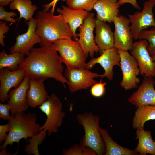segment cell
Wrapping results in <instances>:
<instances>
[{
  "label": "cell",
  "mask_w": 155,
  "mask_h": 155,
  "mask_svg": "<svg viewBox=\"0 0 155 155\" xmlns=\"http://www.w3.org/2000/svg\"><path fill=\"white\" fill-rule=\"evenodd\" d=\"M9 7L13 10H17L20 13L18 19L23 18L25 22L33 18L34 13L38 8L36 5L32 4L30 0H14L10 3Z\"/></svg>",
  "instance_id": "d4e9b609"
},
{
  "label": "cell",
  "mask_w": 155,
  "mask_h": 155,
  "mask_svg": "<svg viewBox=\"0 0 155 155\" xmlns=\"http://www.w3.org/2000/svg\"><path fill=\"white\" fill-rule=\"evenodd\" d=\"M43 82L34 78L30 79L29 86L26 93L29 107L34 108L41 106L49 97Z\"/></svg>",
  "instance_id": "d6986e66"
},
{
  "label": "cell",
  "mask_w": 155,
  "mask_h": 155,
  "mask_svg": "<svg viewBox=\"0 0 155 155\" xmlns=\"http://www.w3.org/2000/svg\"><path fill=\"white\" fill-rule=\"evenodd\" d=\"M52 44L59 52L63 63L65 64L67 67L84 68L87 56L78 40L63 39L58 40Z\"/></svg>",
  "instance_id": "5b68a950"
},
{
  "label": "cell",
  "mask_w": 155,
  "mask_h": 155,
  "mask_svg": "<svg viewBox=\"0 0 155 155\" xmlns=\"http://www.w3.org/2000/svg\"><path fill=\"white\" fill-rule=\"evenodd\" d=\"M152 59L155 62V54L154 55L151 56Z\"/></svg>",
  "instance_id": "ab89813d"
},
{
  "label": "cell",
  "mask_w": 155,
  "mask_h": 155,
  "mask_svg": "<svg viewBox=\"0 0 155 155\" xmlns=\"http://www.w3.org/2000/svg\"><path fill=\"white\" fill-rule=\"evenodd\" d=\"M120 58V66L123 78L120 85L125 90L137 88L140 81L137 77L140 69L137 61L128 51L117 49Z\"/></svg>",
  "instance_id": "52a82bcc"
},
{
  "label": "cell",
  "mask_w": 155,
  "mask_h": 155,
  "mask_svg": "<svg viewBox=\"0 0 155 155\" xmlns=\"http://www.w3.org/2000/svg\"><path fill=\"white\" fill-rule=\"evenodd\" d=\"M113 22L115 27L113 33L114 47L124 51L130 50L133 42L129 19L119 15L115 17Z\"/></svg>",
  "instance_id": "5bb4252c"
},
{
  "label": "cell",
  "mask_w": 155,
  "mask_h": 155,
  "mask_svg": "<svg viewBox=\"0 0 155 155\" xmlns=\"http://www.w3.org/2000/svg\"><path fill=\"white\" fill-rule=\"evenodd\" d=\"M96 19L93 13L89 12L83 24L79 27L78 34V41L84 49L87 56L93 58L95 53L99 51V48L95 41L93 30L95 28Z\"/></svg>",
  "instance_id": "7c38bea8"
},
{
  "label": "cell",
  "mask_w": 155,
  "mask_h": 155,
  "mask_svg": "<svg viewBox=\"0 0 155 155\" xmlns=\"http://www.w3.org/2000/svg\"><path fill=\"white\" fill-rule=\"evenodd\" d=\"M155 5V0H149L143 4L142 10L135 12L133 14H128L131 32L133 39H138L141 32L149 27L155 28V21L152 12Z\"/></svg>",
  "instance_id": "ba28073f"
},
{
  "label": "cell",
  "mask_w": 155,
  "mask_h": 155,
  "mask_svg": "<svg viewBox=\"0 0 155 155\" xmlns=\"http://www.w3.org/2000/svg\"><path fill=\"white\" fill-rule=\"evenodd\" d=\"M106 83L103 82L102 80L97 82L92 86L90 92L92 95L96 98L101 97L104 94L105 92V86Z\"/></svg>",
  "instance_id": "4dcf8cb0"
},
{
  "label": "cell",
  "mask_w": 155,
  "mask_h": 155,
  "mask_svg": "<svg viewBox=\"0 0 155 155\" xmlns=\"http://www.w3.org/2000/svg\"><path fill=\"white\" fill-rule=\"evenodd\" d=\"M10 107L7 103L5 104L0 103V118L5 120L10 119L11 115L9 113Z\"/></svg>",
  "instance_id": "d6a6232c"
},
{
  "label": "cell",
  "mask_w": 155,
  "mask_h": 155,
  "mask_svg": "<svg viewBox=\"0 0 155 155\" xmlns=\"http://www.w3.org/2000/svg\"><path fill=\"white\" fill-rule=\"evenodd\" d=\"M10 129V125L9 122L4 125H0V142L5 141L7 136L6 133L9 131Z\"/></svg>",
  "instance_id": "e575fe53"
},
{
  "label": "cell",
  "mask_w": 155,
  "mask_h": 155,
  "mask_svg": "<svg viewBox=\"0 0 155 155\" xmlns=\"http://www.w3.org/2000/svg\"><path fill=\"white\" fill-rule=\"evenodd\" d=\"M46 131L43 130L36 135L28 139L29 143L24 147V150L28 155H39L38 146L45 140Z\"/></svg>",
  "instance_id": "4316f807"
},
{
  "label": "cell",
  "mask_w": 155,
  "mask_h": 155,
  "mask_svg": "<svg viewBox=\"0 0 155 155\" xmlns=\"http://www.w3.org/2000/svg\"><path fill=\"white\" fill-rule=\"evenodd\" d=\"M57 11L69 24L73 34V39L75 41L78 40L76 30L83 24L89 12L83 9H73L64 5L62 6V8H57Z\"/></svg>",
  "instance_id": "ffe728a7"
},
{
  "label": "cell",
  "mask_w": 155,
  "mask_h": 155,
  "mask_svg": "<svg viewBox=\"0 0 155 155\" xmlns=\"http://www.w3.org/2000/svg\"><path fill=\"white\" fill-rule=\"evenodd\" d=\"M137 108L132 121L134 129L144 127L146 121L155 119V105H143Z\"/></svg>",
  "instance_id": "cb8c5ba5"
},
{
  "label": "cell",
  "mask_w": 155,
  "mask_h": 155,
  "mask_svg": "<svg viewBox=\"0 0 155 155\" xmlns=\"http://www.w3.org/2000/svg\"><path fill=\"white\" fill-rule=\"evenodd\" d=\"M100 133L105 145V155H136L138 154L135 150L123 147L113 141L106 129L99 127Z\"/></svg>",
  "instance_id": "603a6c76"
},
{
  "label": "cell",
  "mask_w": 155,
  "mask_h": 155,
  "mask_svg": "<svg viewBox=\"0 0 155 155\" xmlns=\"http://www.w3.org/2000/svg\"><path fill=\"white\" fill-rule=\"evenodd\" d=\"M98 0H66L67 6L74 9H83L90 12Z\"/></svg>",
  "instance_id": "f546056e"
},
{
  "label": "cell",
  "mask_w": 155,
  "mask_h": 155,
  "mask_svg": "<svg viewBox=\"0 0 155 155\" xmlns=\"http://www.w3.org/2000/svg\"><path fill=\"white\" fill-rule=\"evenodd\" d=\"M11 154L10 153L8 152L5 149L1 150V151L0 152V155H10Z\"/></svg>",
  "instance_id": "f35d334b"
},
{
  "label": "cell",
  "mask_w": 155,
  "mask_h": 155,
  "mask_svg": "<svg viewBox=\"0 0 155 155\" xmlns=\"http://www.w3.org/2000/svg\"><path fill=\"white\" fill-rule=\"evenodd\" d=\"M148 42L144 39L133 42L130 50L131 55L136 59L140 73L143 76L155 77V62L149 54L147 47Z\"/></svg>",
  "instance_id": "9c48e42d"
},
{
  "label": "cell",
  "mask_w": 155,
  "mask_h": 155,
  "mask_svg": "<svg viewBox=\"0 0 155 155\" xmlns=\"http://www.w3.org/2000/svg\"><path fill=\"white\" fill-rule=\"evenodd\" d=\"M118 1L98 0L93 7L97 13L96 19L105 22H113L115 17L119 15L120 5Z\"/></svg>",
  "instance_id": "44dd1931"
},
{
  "label": "cell",
  "mask_w": 155,
  "mask_h": 155,
  "mask_svg": "<svg viewBox=\"0 0 155 155\" xmlns=\"http://www.w3.org/2000/svg\"><path fill=\"white\" fill-rule=\"evenodd\" d=\"M135 139H138L139 142L135 150L140 155H155V140L152 139L150 131L142 127L137 129Z\"/></svg>",
  "instance_id": "7402d4cb"
},
{
  "label": "cell",
  "mask_w": 155,
  "mask_h": 155,
  "mask_svg": "<svg viewBox=\"0 0 155 155\" xmlns=\"http://www.w3.org/2000/svg\"><path fill=\"white\" fill-rule=\"evenodd\" d=\"M30 78L26 75L20 86L10 90L7 104L10 107L11 114L25 112L29 107L26 98V93L29 86Z\"/></svg>",
  "instance_id": "e0dca14e"
},
{
  "label": "cell",
  "mask_w": 155,
  "mask_h": 155,
  "mask_svg": "<svg viewBox=\"0 0 155 155\" xmlns=\"http://www.w3.org/2000/svg\"><path fill=\"white\" fill-rule=\"evenodd\" d=\"M53 45L33 48L28 55L19 64L18 69L24 71L30 78L44 81L52 78L62 83L65 88L69 84L62 74L64 67L61 58Z\"/></svg>",
  "instance_id": "6da1fadb"
},
{
  "label": "cell",
  "mask_w": 155,
  "mask_h": 155,
  "mask_svg": "<svg viewBox=\"0 0 155 155\" xmlns=\"http://www.w3.org/2000/svg\"><path fill=\"white\" fill-rule=\"evenodd\" d=\"M25 112L11 114L9 122L10 129L6 139L0 146V149H5L8 145L14 142L18 145L22 139L26 140L28 137L38 135L40 132L41 126L36 123L37 116L34 113Z\"/></svg>",
  "instance_id": "3957f363"
},
{
  "label": "cell",
  "mask_w": 155,
  "mask_h": 155,
  "mask_svg": "<svg viewBox=\"0 0 155 155\" xmlns=\"http://www.w3.org/2000/svg\"><path fill=\"white\" fill-rule=\"evenodd\" d=\"M36 19V32L41 39V46L50 45L60 39L73 38L69 26L61 14L54 15L42 10L37 12Z\"/></svg>",
  "instance_id": "7a4b0ae2"
},
{
  "label": "cell",
  "mask_w": 155,
  "mask_h": 155,
  "mask_svg": "<svg viewBox=\"0 0 155 155\" xmlns=\"http://www.w3.org/2000/svg\"><path fill=\"white\" fill-rule=\"evenodd\" d=\"M155 82L153 77L144 76L142 82L128 99L136 107L140 105H155Z\"/></svg>",
  "instance_id": "9a60e30c"
},
{
  "label": "cell",
  "mask_w": 155,
  "mask_h": 155,
  "mask_svg": "<svg viewBox=\"0 0 155 155\" xmlns=\"http://www.w3.org/2000/svg\"><path fill=\"white\" fill-rule=\"evenodd\" d=\"M17 14L14 12H7L5 11L3 7L0 6V19L5 21L11 22V24L16 22L18 19L12 18L14 17Z\"/></svg>",
  "instance_id": "1f68e13d"
},
{
  "label": "cell",
  "mask_w": 155,
  "mask_h": 155,
  "mask_svg": "<svg viewBox=\"0 0 155 155\" xmlns=\"http://www.w3.org/2000/svg\"><path fill=\"white\" fill-rule=\"evenodd\" d=\"M59 0H53L49 3H46L42 6L43 8V10L46 12H48L49 9L52 7L50 12L52 14H54L55 7L57 2ZM63 1H65L66 0H61Z\"/></svg>",
  "instance_id": "d590c367"
},
{
  "label": "cell",
  "mask_w": 155,
  "mask_h": 155,
  "mask_svg": "<svg viewBox=\"0 0 155 155\" xmlns=\"http://www.w3.org/2000/svg\"><path fill=\"white\" fill-rule=\"evenodd\" d=\"M76 118L79 124L84 129L85 135L83 137L85 144L97 155L104 154L105 145L99 131V116L92 112H86L77 115Z\"/></svg>",
  "instance_id": "277c9868"
},
{
  "label": "cell",
  "mask_w": 155,
  "mask_h": 155,
  "mask_svg": "<svg viewBox=\"0 0 155 155\" xmlns=\"http://www.w3.org/2000/svg\"><path fill=\"white\" fill-rule=\"evenodd\" d=\"M63 104L54 94L49 96L47 100L38 107L47 117L46 121L41 126L40 131L44 130L48 132L50 136L53 133L58 131V129L62 125L65 113L62 111Z\"/></svg>",
  "instance_id": "8992f818"
},
{
  "label": "cell",
  "mask_w": 155,
  "mask_h": 155,
  "mask_svg": "<svg viewBox=\"0 0 155 155\" xmlns=\"http://www.w3.org/2000/svg\"><path fill=\"white\" fill-rule=\"evenodd\" d=\"M117 3L119 5H123L125 3H129L137 9L139 10L141 9L136 0H118Z\"/></svg>",
  "instance_id": "8d00e7d4"
},
{
  "label": "cell",
  "mask_w": 155,
  "mask_h": 155,
  "mask_svg": "<svg viewBox=\"0 0 155 155\" xmlns=\"http://www.w3.org/2000/svg\"><path fill=\"white\" fill-rule=\"evenodd\" d=\"M28 26L26 32L18 34L16 38V43L10 48V53H20L27 56L34 46L41 42V39L36 32V19L32 18L26 22Z\"/></svg>",
  "instance_id": "8fae6325"
},
{
  "label": "cell",
  "mask_w": 155,
  "mask_h": 155,
  "mask_svg": "<svg viewBox=\"0 0 155 155\" xmlns=\"http://www.w3.org/2000/svg\"><path fill=\"white\" fill-rule=\"evenodd\" d=\"M121 58L117 49L114 47L105 50L101 55L97 58H92L86 63L84 68L90 70L96 64L99 63L104 69V72L100 75L101 78L106 77L109 80H113V67L114 65L120 66Z\"/></svg>",
  "instance_id": "4fadbf2b"
},
{
  "label": "cell",
  "mask_w": 155,
  "mask_h": 155,
  "mask_svg": "<svg viewBox=\"0 0 155 155\" xmlns=\"http://www.w3.org/2000/svg\"><path fill=\"white\" fill-rule=\"evenodd\" d=\"M25 55L18 52L7 54L5 50H3L0 52V69L7 67L12 71L17 70L18 65L23 61Z\"/></svg>",
  "instance_id": "484cf974"
},
{
  "label": "cell",
  "mask_w": 155,
  "mask_h": 155,
  "mask_svg": "<svg viewBox=\"0 0 155 155\" xmlns=\"http://www.w3.org/2000/svg\"><path fill=\"white\" fill-rule=\"evenodd\" d=\"M14 0H0V6L4 7L9 5Z\"/></svg>",
  "instance_id": "74e56055"
},
{
  "label": "cell",
  "mask_w": 155,
  "mask_h": 155,
  "mask_svg": "<svg viewBox=\"0 0 155 155\" xmlns=\"http://www.w3.org/2000/svg\"><path fill=\"white\" fill-rule=\"evenodd\" d=\"M96 36L94 40L99 48L100 54L105 50L114 47L113 33L106 22L96 18Z\"/></svg>",
  "instance_id": "ac0fdd59"
},
{
  "label": "cell",
  "mask_w": 155,
  "mask_h": 155,
  "mask_svg": "<svg viewBox=\"0 0 155 155\" xmlns=\"http://www.w3.org/2000/svg\"><path fill=\"white\" fill-rule=\"evenodd\" d=\"M138 39H144L148 42L147 51L151 56L155 54V28L152 27L150 30H144L140 32Z\"/></svg>",
  "instance_id": "f1b7e54d"
},
{
  "label": "cell",
  "mask_w": 155,
  "mask_h": 155,
  "mask_svg": "<svg viewBox=\"0 0 155 155\" xmlns=\"http://www.w3.org/2000/svg\"><path fill=\"white\" fill-rule=\"evenodd\" d=\"M63 155H96V152L85 143L83 138L79 144L73 145L67 149H64Z\"/></svg>",
  "instance_id": "83f0119b"
},
{
  "label": "cell",
  "mask_w": 155,
  "mask_h": 155,
  "mask_svg": "<svg viewBox=\"0 0 155 155\" xmlns=\"http://www.w3.org/2000/svg\"><path fill=\"white\" fill-rule=\"evenodd\" d=\"M25 76L22 69L12 71L5 67L0 69V100L2 103L8 100L9 90L19 86Z\"/></svg>",
  "instance_id": "2e32d148"
},
{
  "label": "cell",
  "mask_w": 155,
  "mask_h": 155,
  "mask_svg": "<svg viewBox=\"0 0 155 155\" xmlns=\"http://www.w3.org/2000/svg\"><path fill=\"white\" fill-rule=\"evenodd\" d=\"M100 75L84 68L67 67L65 71V76L69 82V89L71 93L88 89L97 82L94 78Z\"/></svg>",
  "instance_id": "30bf717a"
},
{
  "label": "cell",
  "mask_w": 155,
  "mask_h": 155,
  "mask_svg": "<svg viewBox=\"0 0 155 155\" xmlns=\"http://www.w3.org/2000/svg\"><path fill=\"white\" fill-rule=\"evenodd\" d=\"M9 30V26L6 24V22L5 21H0V44L2 46H5L3 38L4 35L7 33Z\"/></svg>",
  "instance_id": "836d02e7"
}]
</instances>
